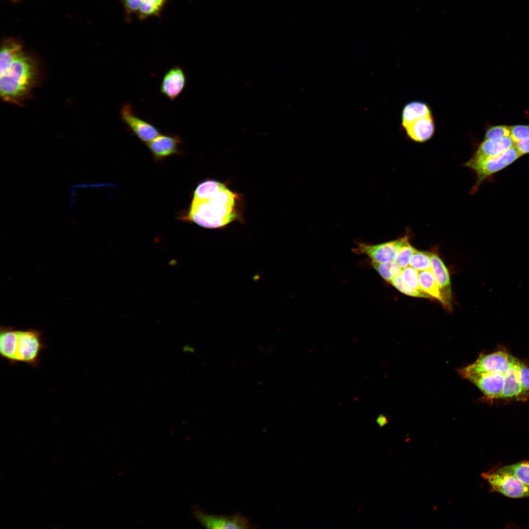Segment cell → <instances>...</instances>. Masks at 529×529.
<instances>
[{
	"instance_id": "cell-3",
	"label": "cell",
	"mask_w": 529,
	"mask_h": 529,
	"mask_svg": "<svg viewBox=\"0 0 529 529\" xmlns=\"http://www.w3.org/2000/svg\"><path fill=\"white\" fill-rule=\"evenodd\" d=\"M46 347L39 331L16 330L4 327L0 329V354L11 365L23 362L36 368L40 364L41 352Z\"/></svg>"
},
{
	"instance_id": "cell-6",
	"label": "cell",
	"mask_w": 529,
	"mask_h": 529,
	"mask_svg": "<svg viewBox=\"0 0 529 529\" xmlns=\"http://www.w3.org/2000/svg\"><path fill=\"white\" fill-rule=\"evenodd\" d=\"M516 358L503 350L481 354L473 363L458 370L460 376L466 379L471 375L497 373L507 370Z\"/></svg>"
},
{
	"instance_id": "cell-25",
	"label": "cell",
	"mask_w": 529,
	"mask_h": 529,
	"mask_svg": "<svg viewBox=\"0 0 529 529\" xmlns=\"http://www.w3.org/2000/svg\"><path fill=\"white\" fill-rule=\"evenodd\" d=\"M401 274L406 284L413 289L421 290L419 284L418 272L416 269L411 266H407L403 269Z\"/></svg>"
},
{
	"instance_id": "cell-1",
	"label": "cell",
	"mask_w": 529,
	"mask_h": 529,
	"mask_svg": "<svg viewBox=\"0 0 529 529\" xmlns=\"http://www.w3.org/2000/svg\"><path fill=\"white\" fill-rule=\"evenodd\" d=\"M238 195L224 184L213 180L199 183L189 209L178 218L208 229L225 227L238 216Z\"/></svg>"
},
{
	"instance_id": "cell-20",
	"label": "cell",
	"mask_w": 529,
	"mask_h": 529,
	"mask_svg": "<svg viewBox=\"0 0 529 529\" xmlns=\"http://www.w3.org/2000/svg\"><path fill=\"white\" fill-rule=\"evenodd\" d=\"M374 268L386 282L391 283L392 280L402 272V268L393 262L377 263L372 262Z\"/></svg>"
},
{
	"instance_id": "cell-26",
	"label": "cell",
	"mask_w": 529,
	"mask_h": 529,
	"mask_svg": "<svg viewBox=\"0 0 529 529\" xmlns=\"http://www.w3.org/2000/svg\"><path fill=\"white\" fill-rule=\"evenodd\" d=\"M515 143L529 138V125H516L510 126V136Z\"/></svg>"
},
{
	"instance_id": "cell-12",
	"label": "cell",
	"mask_w": 529,
	"mask_h": 529,
	"mask_svg": "<svg viewBox=\"0 0 529 529\" xmlns=\"http://www.w3.org/2000/svg\"><path fill=\"white\" fill-rule=\"evenodd\" d=\"M186 81V76L183 69L180 66L173 67L163 77L160 91L171 101H173L183 91Z\"/></svg>"
},
{
	"instance_id": "cell-23",
	"label": "cell",
	"mask_w": 529,
	"mask_h": 529,
	"mask_svg": "<svg viewBox=\"0 0 529 529\" xmlns=\"http://www.w3.org/2000/svg\"><path fill=\"white\" fill-rule=\"evenodd\" d=\"M415 249L408 242L398 251L393 262L401 268L407 267Z\"/></svg>"
},
{
	"instance_id": "cell-8",
	"label": "cell",
	"mask_w": 529,
	"mask_h": 529,
	"mask_svg": "<svg viewBox=\"0 0 529 529\" xmlns=\"http://www.w3.org/2000/svg\"><path fill=\"white\" fill-rule=\"evenodd\" d=\"M120 115L121 121L129 131L144 144L161 134L159 129L154 125L139 117L130 103L125 102L122 105Z\"/></svg>"
},
{
	"instance_id": "cell-22",
	"label": "cell",
	"mask_w": 529,
	"mask_h": 529,
	"mask_svg": "<svg viewBox=\"0 0 529 529\" xmlns=\"http://www.w3.org/2000/svg\"><path fill=\"white\" fill-rule=\"evenodd\" d=\"M390 283L397 289L406 295L420 298H432L423 291L413 289L406 284L402 279L401 273L396 276Z\"/></svg>"
},
{
	"instance_id": "cell-18",
	"label": "cell",
	"mask_w": 529,
	"mask_h": 529,
	"mask_svg": "<svg viewBox=\"0 0 529 529\" xmlns=\"http://www.w3.org/2000/svg\"><path fill=\"white\" fill-rule=\"evenodd\" d=\"M168 0H143L137 14L143 20L150 17L158 16Z\"/></svg>"
},
{
	"instance_id": "cell-28",
	"label": "cell",
	"mask_w": 529,
	"mask_h": 529,
	"mask_svg": "<svg viewBox=\"0 0 529 529\" xmlns=\"http://www.w3.org/2000/svg\"><path fill=\"white\" fill-rule=\"evenodd\" d=\"M519 374L522 386L529 393V367L522 362L520 366Z\"/></svg>"
},
{
	"instance_id": "cell-14",
	"label": "cell",
	"mask_w": 529,
	"mask_h": 529,
	"mask_svg": "<svg viewBox=\"0 0 529 529\" xmlns=\"http://www.w3.org/2000/svg\"><path fill=\"white\" fill-rule=\"evenodd\" d=\"M514 145L515 143L510 136L495 140H484L470 160L476 161L497 156Z\"/></svg>"
},
{
	"instance_id": "cell-21",
	"label": "cell",
	"mask_w": 529,
	"mask_h": 529,
	"mask_svg": "<svg viewBox=\"0 0 529 529\" xmlns=\"http://www.w3.org/2000/svg\"><path fill=\"white\" fill-rule=\"evenodd\" d=\"M431 252L419 251L415 249L411 256L409 264L417 271L432 270Z\"/></svg>"
},
{
	"instance_id": "cell-11",
	"label": "cell",
	"mask_w": 529,
	"mask_h": 529,
	"mask_svg": "<svg viewBox=\"0 0 529 529\" xmlns=\"http://www.w3.org/2000/svg\"><path fill=\"white\" fill-rule=\"evenodd\" d=\"M508 370L497 373L471 375L466 379L476 385L489 399H501Z\"/></svg>"
},
{
	"instance_id": "cell-30",
	"label": "cell",
	"mask_w": 529,
	"mask_h": 529,
	"mask_svg": "<svg viewBox=\"0 0 529 529\" xmlns=\"http://www.w3.org/2000/svg\"><path fill=\"white\" fill-rule=\"evenodd\" d=\"M11 0L13 1H14V2H17V1H18L19 0Z\"/></svg>"
},
{
	"instance_id": "cell-19",
	"label": "cell",
	"mask_w": 529,
	"mask_h": 529,
	"mask_svg": "<svg viewBox=\"0 0 529 529\" xmlns=\"http://www.w3.org/2000/svg\"><path fill=\"white\" fill-rule=\"evenodd\" d=\"M500 467L503 470L513 474L523 483L529 486V460H524Z\"/></svg>"
},
{
	"instance_id": "cell-9",
	"label": "cell",
	"mask_w": 529,
	"mask_h": 529,
	"mask_svg": "<svg viewBox=\"0 0 529 529\" xmlns=\"http://www.w3.org/2000/svg\"><path fill=\"white\" fill-rule=\"evenodd\" d=\"M409 242V238L406 236L396 240L377 245L361 243L356 251L357 253L366 255L372 262H393L399 249Z\"/></svg>"
},
{
	"instance_id": "cell-15",
	"label": "cell",
	"mask_w": 529,
	"mask_h": 529,
	"mask_svg": "<svg viewBox=\"0 0 529 529\" xmlns=\"http://www.w3.org/2000/svg\"><path fill=\"white\" fill-rule=\"evenodd\" d=\"M404 129L408 137L412 141L423 143L430 139L434 130V122L433 116L418 119L411 122Z\"/></svg>"
},
{
	"instance_id": "cell-24",
	"label": "cell",
	"mask_w": 529,
	"mask_h": 529,
	"mask_svg": "<svg viewBox=\"0 0 529 529\" xmlns=\"http://www.w3.org/2000/svg\"><path fill=\"white\" fill-rule=\"evenodd\" d=\"M510 136V126L496 125L488 128L485 132L484 140H495Z\"/></svg>"
},
{
	"instance_id": "cell-5",
	"label": "cell",
	"mask_w": 529,
	"mask_h": 529,
	"mask_svg": "<svg viewBox=\"0 0 529 529\" xmlns=\"http://www.w3.org/2000/svg\"><path fill=\"white\" fill-rule=\"evenodd\" d=\"M489 484L490 490L510 498L529 497V486L521 481L513 474L494 466L481 474Z\"/></svg>"
},
{
	"instance_id": "cell-29",
	"label": "cell",
	"mask_w": 529,
	"mask_h": 529,
	"mask_svg": "<svg viewBox=\"0 0 529 529\" xmlns=\"http://www.w3.org/2000/svg\"><path fill=\"white\" fill-rule=\"evenodd\" d=\"M515 146L522 156L529 153V138L516 143Z\"/></svg>"
},
{
	"instance_id": "cell-2",
	"label": "cell",
	"mask_w": 529,
	"mask_h": 529,
	"mask_svg": "<svg viewBox=\"0 0 529 529\" xmlns=\"http://www.w3.org/2000/svg\"><path fill=\"white\" fill-rule=\"evenodd\" d=\"M37 60L23 50L0 66V94L5 102L21 105L30 94L39 74Z\"/></svg>"
},
{
	"instance_id": "cell-13",
	"label": "cell",
	"mask_w": 529,
	"mask_h": 529,
	"mask_svg": "<svg viewBox=\"0 0 529 529\" xmlns=\"http://www.w3.org/2000/svg\"><path fill=\"white\" fill-rule=\"evenodd\" d=\"M432 270L443 300V305L450 310L451 287L449 273L444 263L436 254L431 253Z\"/></svg>"
},
{
	"instance_id": "cell-27",
	"label": "cell",
	"mask_w": 529,
	"mask_h": 529,
	"mask_svg": "<svg viewBox=\"0 0 529 529\" xmlns=\"http://www.w3.org/2000/svg\"><path fill=\"white\" fill-rule=\"evenodd\" d=\"M127 15L137 13L143 0H119Z\"/></svg>"
},
{
	"instance_id": "cell-16",
	"label": "cell",
	"mask_w": 529,
	"mask_h": 529,
	"mask_svg": "<svg viewBox=\"0 0 529 529\" xmlns=\"http://www.w3.org/2000/svg\"><path fill=\"white\" fill-rule=\"evenodd\" d=\"M432 116L428 105L423 102L413 101L404 107L401 115V125L403 128L418 119Z\"/></svg>"
},
{
	"instance_id": "cell-10",
	"label": "cell",
	"mask_w": 529,
	"mask_h": 529,
	"mask_svg": "<svg viewBox=\"0 0 529 529\" xmlns=\"http://www.w3.org/2000/svg\"><path fill=\"white\" fill-rule=\"evenodd\" d=\"M182 140L175 133L161 134L152 141L145 144L154 160L160 162L171 155L181 154L180 145Z\"/></svg>"
},
{
	"instance_id": "cell-17",
	"label": "cell",
	"mask_w": 529,
	"mask_h": 529,
	"mask_svg": "<svg viewBox=\"0 0 529 529\" xmlns=\"http://www.w3.org/2000/svg\"><path fill=\"white\" fill-rule=\"evenodd\" d=\"M419 284L421 289L438 300L442 305L443 300L432 270L418 272Z\"/></svg>"
},
{
	"instance_id": "cell-7",
	"label": "cell",
	"mask_w": 529,
	"mask_h": 529,
	"mask_svg": "<svg viewBox=\"0 0 529 529\" xmlns=\"http://www.w3.org/2000/svg\"><path fill=\"white\" fill-rule=\"evenodd\" d=\"M193 517L207 529H253L256 527L250 520L240 513L232 515L209 514L199 507L193 509Z\"/></svg>"
},
{
	"instance_id": "cell-4",
	"label": "cell",
	"mask_w": 529,
	"mask_h": 529,
	"mask_svg": "<svg viewBox=\"0 0 529 529\" xmlns=\"http://www.w3.org/2000/svg\"><path fill=\"white\" fill-rule=\"evenodd\" d=\"M521 156L514 145L497 156L476 161L469 160L464 165L473 170L476 174V181L471 192L473 193L477 192L484 180L510 165Z\"/></svg>"
}]
</instances>
